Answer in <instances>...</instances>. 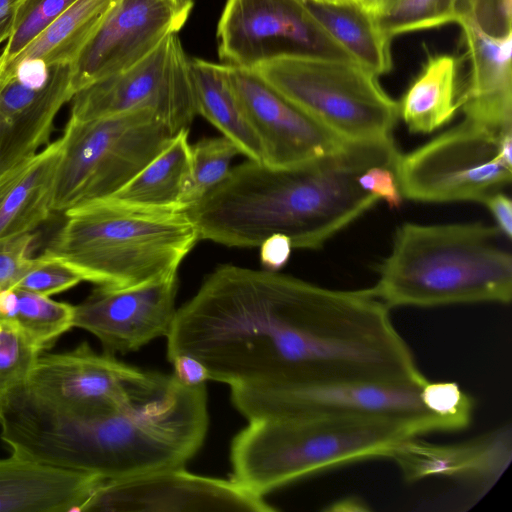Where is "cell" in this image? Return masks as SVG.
<instances>
[{
	"label": "cell",
	"instance_id": "obj_39",
	"mask_svg": "<svg viewBox=\"0 0 512 512\" xmlns=\"http://www.w3.org/2000/svg\"><path fill=\"white\" fill-rule=\"evenodd\" d=\"M495 218L497 227L511 240L512 236V202L501 191L489 196L484 202Z\"/></svg>",
	"mask_w": 512,
	"mask_h": 512
},
{
	"label": "cell",
	"instance_id": "obj_15",
	"mask_svg": "<svg viewBox=\"0 0 512 512\" xmlns=\"http://www.w3.org/2000/svg\"><path fill=\"white\" fill-rule=\"evenodd\" d=\"M227 81L272 168H293L338 154L350 144L318 124L249 68L224 64Z\"/></svg>",
	"mask_w": 512,
	"mask_h": 512
},
{
	"label": "cell",
	"instance_id": "obj_21",
	"mask_svg": "<svg viewBox=\"0 0 512 512\" xmlns=\"http://www.w3.org/2000/svg\"><path fill=\"white\" fill-rule=\"evenodd\" d=\"M104 481L11 453L0 459V512H81Z\"/></svg>",
	"mask_w": 512,
	"mask_h": 512
},
{
	"label": "cell",
	"instance_id": "obj_25",
	"mask_svg": "<svg viewBox=\"0 0 512 512\" xmlns=\"http://www.w3.org/2000/svg\"><path fill=\"white\" fill-rule=\"evenodd\" d=\"M197 114L232 141L249 160L264 162L261 143L227 81L223 63L191 59Z\"/></svg>",
	"mask_w": 512,
	"mask_h": 512
},
{
	"label": "cell",
	"instance_id": "obj_40",
	"mask_svg": "<svg viewBox=\"0 0 512 512\" xmlns=\"http://www.w3.org/2000/svg\"><path fill=\"white\" fill-rule=\"evenodd\" d=\"M22 0H0V44L9 38L17 8Z\"/></svg>",
	"mask_w": 512,
	"mask_h": 512
},
{
	"label": "cell",
	"instance_id": "obj_35",
	"mask_svg": "<svg viewBox=\"0 0 512 512\" xmlns=\"http://www.w3.org/2000/svg\"><path fill=\"white\" fill-rule=\"evenodd\" d=\"M34 239L33 232L0 239V292L14 287L33 264Z\"/></svg>",
	"mask_w": 512,
	"mask_h": 512
},
{
	"label": "cell",
	"instance_id": "obj_22",
	"mask_svg": "<svg viewBox=\"0 0 512 512\" xmlns=\"http://www.w3.org/2000/svg\"><path fill=\"white\" fill-rule=\"evenodd\" d=\"M62 151L60 137L0 175V239L32 233L49 218Z\"/></svg>",
	"mask_w": 512,
	"mask_h": 512
},
{
	"label": "cell",
	"instance_id": "obj_2",
	"mask_svg": "<svg viewBox=\"0 0 512 512\" xmlns=\"http://www.w3.org/2000/svg\"><path fill=\"white\" fill-rule=\"evenodd\" d=\"M205 384L158 372L125 403L90 411L46 406L23 388L0 406V438L12 454L116 481L182 468L203 445Z\"/></svg>",
	"mask_w": 512,
	"mask_h": 512
},
{
	"label": "cell",
	"instance_id": "obj_9",
	"mask_svg": "<svg viewBox=\"0 0 512 512\" xmlns=\"http://www.w3.org/2000/svg\"><path fill=\"white\" fill-rule=\"evenodd\" d=\"M394 173L402 197L410 200L483 203L511 182L512 128L496 131L465 119L399 154Z\"/></svg>",
	"mask_w": 512,
	"mask_h": 512
},
{
	"label": "cell",
	"instance_id": "obj_19",
	"mask_svg": "<svg viewBox=\"0 0 512 512\" xmlns=\"http://www.w3.org/2000/svg\"><path fill=\"white\" fill-rule=\"evenodd\" d=\"M72 80V64L50 66L42 88L0 77V175L49 144L57 114L75 95Z\"/></svg>",
	"mask_w": 512,
	"mask_h": 512
},
{
	"label": "cell",
	"instance_id": "obj_16",
	"mask_svg": "<svg viewBox=\"0 0 512 512\" xmlns=\"http://www.w3.org/2000/svg\"><path fill=\"white\" fill-rule=\"evenodd\" d=\"M177 290V274L127 288L97 286L73 305L72 326L93 334L107 353L136 351L167 336L176 315Z\"/></svg>",
	"mask_w": 512,
	"mask_h": 512
},
{
	"label": "cell",
	"instance_id": "obj_28",
	"mask_svg": "<svg viewBox=\"0 0 512 512\" xmlns=\"http://www.w3.org/2000/svg\"><path fill=\"white\" fill-rule=\"evenodd\" d=\"M0 316L15 323L42 351L73 328V305L18 287L0 292Z\"/></svg>",
	"mask_w": 512,
	"mask_h": 512
},
{
	"label": "cell",
	"instance_id": "obj_29",
	"mask_svg": "<svg viewBox=\"0 0 512 512\" xmlns=\"http://www.w3.org/2000/svg\"><path fill=\"white\" fill-rule=\"evenodd\" d=\"M493 4L492 0H400L377 21L383 33L391 40L404 33L449 23L459 24L468 16L485 22L493 18L496 10Z\"/></svg>",
	"mask_w": 512,
	"mask_h": 512
},
{
	"label": "cell",
	"instance_id": "obj_3",
	"mask_svg": "<svg viewBox=\"0 0 512 512\" xmlns=\"http://www.w3.org/2000/svg\"><path fill=\"white\" fill-rule=\"evenodd\" d=\"M395 144H350L342 152L293 168L247 160L185 211L199 239L259 247L275 234L293 248L318 249L379 199L357 183L372 165L393 167Z\"/></svg>",
	"mask_w": 512,
	"mask_h": 512
},
{
	"label": "cell",
	"instance_id": "obj_12",
	"mask_svg": "<svg viewBox=\"0 0 512 512\" xmlns=\"http://www.w3.org/2000/svg\"><path fill=\"white\" fill-rule=\"evenodd\" d=\"M423 384L334 385L292 389H231L234 407L248 420L309 412H346L392 418L417 436L445 432L442 422L423 404Z\"/></svg>",
	"mask_w": 512,
	"mask_h": 512
},
{
	"label": "cell",
	"instance_id": "obj_33",
	"mask_svg": "<svg viewBox=\"0 0 512 512\" xmlns=\"http://www.w3.org/2000/svg\"><path fill=\"white\" fill-rule=\"evenodd\" d=\"M420 396L425 407L442 422L445 432L462 430L470 425L475 401L457 383L426 380Z\"/></svg>",
	"mask_w": 512,
	"mask_h": 512
},
{
	"label": "cell",
	"instance_id": "obj_8",
	"mask_svg": "<svg viewBox=\"0 0 512 512\" xmlns=\"http://www.w3.org/2000/svg\"><path fill=\"white\" fill-rule=\"evenodd\" d=\"M176 134L148 109L89 120L69 118L61 136L52 211L64 213L112 196Z\"/></svg>",
	"mask_w": 512,
	"mask_h": 512
},
{
	"label": "cell",
	"instance_id": "obj_10",
	"mask_svg": "<svg viewBox=\"0 0 512 512\" xmlns=\"http://www.w3.org/2000/svg\"><path fill=\"white\" fill-rule=\"evenodd\" d=\"M72 101L69 118L75 120L148 109L178 133L197 115L191 59L172 33L140 61L80 90Z\"/></svg>",
	"mask_w": 512,
	"mask_h": 512
},
{
	"label": "cell",
	"instance_id": "obj_17",
	"mask_svg": "<svg viewBox=\"0 0 512 512\" xmlns=\"http://www.w3.org/2000/svg\"><path fill=\"white\" fill-rule=\"evenodd\" d=\"M189 14L164 0H119L72 64L75 94L140 61Z\"/></svg>",
	"mask_w": 512,
	"mask_h": 512
},
{
	"label": "cell",
	"instance_id": "obj_34",
	"mask_svg": "<svg viewBox=\"0 0 512 512\" xmlns=\"http://www.w3.org/2000/svg\"><path fill=\"white\" fill-rule=\"evenodd\" d=\"M82 281V278L66 264L40 255L34 258L33 264L14 287L50 297L69 290Z\"/></svg>",
	"mask_w": 512,
	"mask_h": 512
},
{
	"label": "cell",
	"instance_id": "obj_23",
	"mask_svg": "<svg viewBox=\"0 0 512 512\" xmlns=\"http://www.w3.org/2000/svg\"><path fill=\"white\" fill-rule=\"evenodd\" d=\"M188 134V129L180 130L125 186L105 199L144 210L184 211L191 178Z\"/></svg>",
	"mask_w": 512,
	"mask_h": 512
},
{
	"label": "cell",
	"instance_id": "obj_6",
	"mask_svg": "<svg viewBox=\"0 0 512 512\" xmlns=\"http://www.w3.org/2000/svg\"><path fill=\"white\" fill-rule=\"evenodd\" d=\"M63 214L42 255L101 287H133L177 274L200 240L185 210H144L102 199Z\"/></svg>",
	"mask_w": 512,
	"mask_h": 512
},
{
	"label": "cell",
	"instance_id": "obj_37",
	"mask_svg": "<svg viewBox=\"0 0 512 512\" xmlns=\"http://www.w3.org/2000/svg\"><path fill=\"white\" fill-rule=\"evenodd\" d=\"M259 247L261 264L268 271H278L284 267L293 249L291 240L281 234L270 236Z\"/></svg>",
	"mask_w": 512,
	"mask_h": 512
},
{
	"label": "cell",
	"instance_id": "obj_1",
	"mask_svg": "<svg viewBox=\"0 0 512 512\" xmlns=\"http://www.w3.org/2000/svg\"><path fill=\"white\" fill-rule=\"evenodd\" d=\"M389 309L370 288L236 266L206 297L199 350L211 378L231 389L422 384Z\"/></svg>",
	"mask_w": 512,
	"mask_h": 512
},
{
	"label": "cell",
	"instance_id": "obj_5",
	"mask_svg": "<svg viewBox=\"0 0 512 512\" xmlns=\"http://www.w3.org/2000/svg\"><path fill=\"white\" fill-rule=\"evenodd\" d=\"M417 436L404 422L376 415L309 412L258 419L230 446L231 480L264 494L301 478L374 458Z\"/></svg>",
	"mask_w": 512,
	"mask_h": 512
},
{
	"label": "cell",
	"instance_id": "obj_36",
	"mask_svg": "<svg viewBox=\"0 0 512 512\" xmlns=\"http://www.w3.org/2000/svg\"><path fill=\"white\" fill-rule=\"evenodd\" d=\"M357 183L364 191L385 200L390 208L400 207L403 197L393 167L372 165L358 175Z\"/></svg>",
	"mask_w": 512,
	"mask_h": 512
},
{
	"label": "cell",
	"instance_id": "obj_43",
	"mask_svg": "<svg viewBox=\"0 0 512 512\" xmlns=\"http://www.w3.org/2000/svg\"><path fill=\"white\" fill-rule=\"evenodd\" d=\"M177 9L190 13L193 7L194 0H164Z\"/></svg>",
	"mask_w": 512,
	"mask_h": 512
},
{
	"label": "cell",
	"instance_id": "obj_7",
	"mask_svg": "<svg viewBox=\"0 0 512 512\" xmlns=\"http://www.w3.org/2000/svg\"><path fill=\"white\" fill-rule=\"evenodd\" d=\"M318 124L349 143L394 144L398 102L352 59L285 55L251 68Z\"/></svg>",
	"mask_w": 512,
	"mask_h": 512
},
{
	"label": "cell",
	"instance_id": "obj_11",
	"mask_svg": "<svg viewBox=\"0 0 512 512\" xmlns=\"http://www.w3.org/2000/svg\"><path fill=\"white\" fill-rule=\"evenodd\" d=\"M217 42L220 60L243 68L285 55L352 59L315 19L306 0H227Z\"/></svg>",
	"mask_w": 512,
	"mask_h": 512
},
{
	"label": "cell",
	"instance_id": "obj_14",
	"mask_svg": "<svg viewBox=\"0 0 512 512\" xmlns=\"http://www.w3.org/2000/svg\"><path fill=\"white\" fill-rule=\"evenodd\" d=\"M271 512L261 495L233 480L195 475L184 467L104 481L81 512Z\"/></svg>",
	"mask_w": 512,
	"mask_h": 512
},
{
	"label": "cell",
	"instance_id": "obj_20",
	"mask_svg": "<svg viewBox=\"0 0 512 512\" xmlns=\"http://www.w3.org/2000/svg\"><path fill=\"white\" fill-rule=\"evenodd\" d=\"M459 25L470 61L460 97L465 119L496 131L512 128V30L489 33L471 16Z\"/></svg>",
	"mask_w": 512,
	"mask_h": 512
},
{
	"label": "cell",
	"instance_id": "obj_45",
	"mask_svg": "<svg viewBox=\"0 0 512 512\" xmlns=\"http://www.w3.org/2000/svg\"><path fill=\"white\" fill-rule=\"evenodd\" d=\"M370 0H352V3L360 5L361 7L365 8Z\"/></svg>",
	"mask_w": 512,
	"mask_h": 512
},
{
	"label": "cell",
	"instance_id": "obj_31",
	"mask_svg": "<svg viewBox=\"0 0 512 512\" xmlns=\"http://www.w3.org/2000/svg\"><path fill=\"white\" fill-rule=\"evenodd\" d=\"M42 352L15 323L0 316V406L25 384Z\"/></svg>",
	"mask_w": 512,
	"mask_h": 512
},
{
	"label": "cell",
	"instance_id": "obj_30",
	"mask_svg": "<svg viewBox=\"0 0 512 512\" xmlns=\"http://www.w3.org/2000/svg\"><path fill=\"white\" fill-rule=\"evenodd\" d=\"M241 154L228 138H205L191 146V178L185 195V210L221 183Z\"/></svg>",
	"mask_w": 512,
	"mask_h": 512
},
{
	"label": "cell",
	"instance_id": "obj_41",
	"mask_svg": "<svg viewBox=\"0 0 512 512\" xmlns=\"http://www.w3.org/2000/svg\"><path fill=\"white\" fill-rule=\"evenodd\" d=\"M367 505L359 497H347L332 504L331 507H327L326 510L333 511H362L367 510Z\"/></svg>",
	"mask_w": 512,
	"mask_h": 512
},
{
	"label": "cell",
	"instance_id": "obj_44",
	"mask_svg": "<svg viewBox=\"0 0 512 512\" xmlns=\"http://www.w3.org/2000/svg\"><path fill=\"white\" fill-rule=\"evenodd\" d=\"M311 1L320 2V3H334V4L352 3V0H311Z\"/></svg>",
	"mask_w": 512,
	"mask_h": 512
},
{
	"label": "cell",
	"instance_id": "obj_4",
	"mask_svg": "<svg viewBox=\"0 0 512 512\" xmlns=\"http://www.w3.org/2000/svg\"><path fill=\"white\" fill-rule=\"evenodd\" d=\"M496 226L405 223L372 293L386 306L436 307L512 298V255Z\"/></svg>",
	"mask_w": 512,
	"mask_h": 512
},
{
	"label": "cell",
	"instance_id": "obj_18",
	"mask_svg": "<svg viewBox=\"0 0 512 512\" xmlns=\"http://www.w3.org/2000/svg\"><path fill=\"white\" fill-rule=\"evenodd\" d=\"M393 460L408 483L442 477L480 498L502 476L512 459L511 426L502 425L471 439L436 444L409 437L395 445Z\"/></svg>",
	"mask_w": 512,
	"mask_h": 512
},
{
	"label": "cell",
	"instance_id": "obj_38",
	"mask_svg": "<svg viewBox=\"0 0 512 512\" xmlns=\"http://www.w3.org/2000/svg\"><path fill=\"white\" fill-rule=\"evenodd\" d=\"M171 363L173 375L184 385L198 386L209 380L206 367L196 358L189 355H178Z\"/></svg>",
	"mask_w": 512,
	"mask_h": 512
},
{
	"label": "cell",
	"instance_id": "obj_42",
	"mask_svg": "<svg viewBox=\"0 0 512 512\" xmlns=\"http://www.w3.org/2000/svg\"><path fill=\"white\" fill-rule=\"evenodd\" d=\"M400 0H370L364 8L374 17L379 18L391 11Z\"/></svg>",
	"mask_w": 512,
	"mask_h": 512
},
{
	"label": "cell",
	"instance_id": "obj_13",
	"mask_svg": "<svg viewBox=\"0 0 512 512\" xmlns=\"http://www.w3.org/2000/svg\"><path fill=\"white\" fill-rule=\"evenodd\" d=\"M156 375L119 361L114 354L96 353L84 342L67 352H42L22 388L46 406L89 411L125 403L148 387Z\"/></svg>",
	"mask_w": 512,
	"mask_h": 512
},
{
	"label": "cell",
	"instance_id": "obj_32",
	"mask_svg": "<svg viewBox=\"0 0 512 512\" xmlns=\"http://www.w3.org/2000/svg\"><path fill=\"white\" fill-rule=\"evenodd\" d=\"M75 1L22 0L16 11L12 32L0 53V71Z\"/></svg>",
	"mask_w": 512,
	"mask_h": 512
},
{
	"label": "cell",
	"instance_id": "obj_26",
	"mask_svg": "<svg viewBox=\"0 0 512 512\" xmlns=\"http://www.w3.org/2000/svg\"><path fill=\"white\" fill-rule=\"evenodd\" d=\"M306 2L319 24L354 61L376 76L391 70V40L376 17L354 3Z\"/></svg>",
	"mask_w": 512,
	"mask_h": 512
},
{
	"label": "cell",
	"instance_id": "obj_27",
	"mask_svg": "<svg viewBox=\"0 0 512 512\" xmlns=\"http://www.w3.org/2000/svg\"><path fill=\"white\" fill-rule=\"evenodd\" d=\"M119 0H76L0 71L26 58L48 66L73 64Z\"/></svg>",
	"mask_w": 512,
	"mask_h": 512
},
{
	"label": "cell",
	"instance_id": "obj_24",
	"mask_svg": "<svg viewBox=\"0 0 512 512\" xmlns=\"http://www.w3.org/2000/svg\"><path fill=\"white\" fill-rule=\"evenodd\" d=\"M458 58L429 55L398 103L411 133L428 134L449 123L461 107Z\"/></svg>",
	"mask_w": 512,
	"mask_h": 512
}]
</instances>
